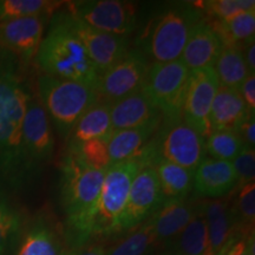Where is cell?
<instances>
[{
	"label": "cell",
	"instance_id": "e0dca14e",
	"mask_svg": "<svg viewBox=\"0 0 255 255\" xmlns=\"http://www.w3.org/2000/svg\"><path fill=\"white\" fill-rule=\"evenodd\" d=\"M238 186L232 162L205 157L194 170V189L208 199H222Z\"/></svg>",
	"mask_w": 255,
	"mask_h": 255
},
{
	"label": "cell",
	"instance_id": "3957f363",
	"mask_svg": "<svg viewBox=\"0 0 255 255\" xmlns=\"http://www.w3.org/2000/svg\"><path fill=\"white\" fill-rule=\"evenodd\" d=\"M34 60L43 75L97 87L100 72L69 26L65 12L53 15Z\"/></svg>",
	"mask_w": 255,
	"mask_h": 255
},
{
	"label": "cell",
	"instance_id": "7c38bea8",
	"mask_svg": "<svg viewBox=\"0 0 255 255\" xmlns=\"http://www.w3.org/2000/svg\"><path fill=\"white\" fill-rule=\"evenodd\" d=\"M23 138L28 165L36 175L41 165L52 158L55 150L52 126L37 92H32L28 100L23 124Z\"/></svg>",
	"mask_w": 255,
	"mask_h": 255
},
{
	"label": "cell",
	"instance_id": "cb8c5ba5",
	"mask_svg": "<svg viewBox=\"0 0 255 255\" xmlns=\"http://www.w3.org/2000/svg\"><path fill=\"white\" fill-rule=\"evenodd\" d=\"M113 132L110 104L97 102L78 120L70 133L68 142L69 145H72L90 139L110 138Z\"/></svg>",
	"mask_w": 255,
	"mask_h": 255
},
{
	"label": "cell",
	"instance_id": "30bf717a",
	"mask_svg": "<svg viewBox=\"0 0 255 255\" xmlns=\"http://www.w3.org/2000/svg\"><path fill=\"white\" fill-rule=\"evenodd\" d=\"M148 69V59L141 51H128L119 63L100 76L96 87L100 102L111 104L141 90Z\"/></svg>",
	"mask_w": 255,
	"mask_h": 255
},
{
	"label": "cell",
	"instance_id": "7bdbcfd3",
	"mask_svg": "<svg viewBox=\"0 0 255 255\" xmlns=\"http://www.w3.org/2000/svg\"><path fill=\"white\" fill-rule=\"evenodd\" d=\"M161 255H178V254L174 253V252H168V253H165V254H161Z\"/></svg>",
	"mask_w": 255,
	"mask_h": 255
},
{
	"label": "cell",
	"instance_id": "8992f818",
	"mask_svg": "<svg viewBox=\"0 0 255 255\" xmlns=\"http://www.w3.org/2000/svg\"><path fill=\"white\" fill-rule=\"evenodd\" d=\"M144 164L138 157L115 163L105 171L96 210L91 240L105 239L122 233L121 223L126 210L130 188Z\"/></svg>",
	"mask_w": 255,
	"mask_h": 255
},
{
	"label": "cell",
	"instance_id": "ba28073f",
	"mask_svg": "<svg viewBox=\"0 0 255 255\" xmlns=\"http://www.w3.org/2000/svg\"><path fill=\"white\" fill-rule=\"evenodd\" d=\"M190 71L181 59L149 65L142 90L163 119H181Z\"/></svg>",
	"mask_w": 255,
	"mask_h": 255
},
{
	"label": "cell",
	"instance_id": "5bb4252c",
	"mask_svg": "<svg viewBox=\"0 0 255 255\" xmlns=\"http://www.w3.org/2000/svg\"><path fill=\"white\" fill-rule=\"evenodd\" d=\"M164 197L154 168L139 171L130 188L129 197L121 223V231L133 229L150 218L163 205Z\"/></svg>",
	"mask_w": 255,
	"mask_h": 255
},
{
	"label": "cell",
	"instance_id": "d590c367",
	"mask_svg": "<svg viewBox=\"0 0 255 255\" xmlns=\"http://www.w3.org/2000/svg\"><path fill=\"white\" fill-rule=\"evenodd\" d=\"M238 176V186L254 182L255 178V152L254 149L245 146L242 151L232 161Z\"/></svg>",
	"mask_w": 255,
	"mask_h": 255
},
{
	"label": "cell",
	"instance_id": "ac0fdd59",
	"mask_svg": "<svg viewBox=\"0 0 255 255\" xmlns=\"http://www.w3.org/2000/svg\"><path fill=\"white\" fill-rule=\"evenodd\" d=\"M110 116L114 131L133 129L162 119L161 113L142 89L111 103Z\"/></svg>",
	"mask_w": 255,
	"mask_h": 255
},
{
	"label": "cell",
	"instance_id": "d6986e66",
	"mask_svg": "<svg viewBox=\"0 0 255 255\" xmlns=\"http://www.w3.org/2000/svg\"><path fill=\"white\" fill-rule=\"evenodd\" d=\"M222 47L221 41L210 27L208 20L202 19L191 31L180 59L190 72L213 68Z\"/></svg>",
	"mask_w": 255,
	"mask_h": 255
},
{
	"label": "cell",
	"instance_id": "d4e9b609",
	"mask_svg": "<svg viewBox=\"0 0 255 255\" xmlns=\"http://www.w3.org/2000/svg\"><path fill=\"white\" fill-rule=\"evenodd\" d=\"M150 168L157 174L164 201L187 199L194 187V170L162 158H156Z\"/></svg>",
	"mask_w": 255,
	"mask_h": 255
},
{
	"label": "cell",
	"instance_id": "74e56055",
	"mask_svg": "<svg viewBox=\"0 0 255 255\" xmlns=\"http://www.w3.org/2000/svg\"><path fill=\"white\" fill-rule=\"evenodd\" d=\"M242 100L252 114L255 113V73H250L239 88Z\"/></svg>",
	"mask_w": 255,
	"mask_h": 255
},
{
	"label": "cell",
	"instance_id": "60d3db41",
	"mask_svg": "<svg viewBox=\"0 0 255 255\" xmlns=\"http://www.w3.org/2000/svg\"><path fill=\"white\" fill-rule=\"evenodd\" d=\"M242 55L251 73H255V40L251 39L241 46Z\"/></svg>",
	"mask_w": 255,
	"mask_h": 255
},
{
	"label": "cell",
	"instance_id": "1f68e13d",
	"mask_svg": "<svg viewBox=\"0 0 255 255\" xmlns=\"http://www.w3.org/2000/svg\"><path fill=\"white\" fill-rule=\"evenodd\" d=\"M21 215L9 200L0 194V255H5L18 240L21 232Z\"/></svg>",
	"mask_w": 255,
	"mask_h": 255
},
{
	"label": "cell",
	"instance_id": "ffe728a7",
	"mask_svg": "<svg viewBox=\"0 0 255 255\" xmlns=\"http://www.w3.org/2000/svg\"><path fill=\"white\" fill-rule=\"evenodd\" d=\"M210 253L218 255L234 239L238 228L233 205L227 199H214L203 202Z\"/></svg>",
	"mask_w": 255,
	"mask_h": 255
},
{
	"label": "cell",
	"instance_id": "4316f807",
	"mask_svg": "<svg viewBox=\"0 0 255 255\" xmlns=\"http://www.w3.org/2000/svg\"><path fill=\"white\" fill-rule=\"evenodd\" d=\"M223 46H242L255 37V11L244 12L228 20H208Z\"/></svg>",
	"mask_w": 255,
	"mask_h": 255
},
{
	"label": "cell",
	"instance_id": "f546056e",
	"mask_svg": "<svg viewBox=\"0 0 255 255\" xmlns=\"http://www.w3.org/2000/svg\"><path fill=\"white\" fill-rule=\"evenodd\" d=\"M109 138H96L69 145L68 151L82 165L91 170L107 171L113 163L108 148Z\"/></svg>",
	"mask_w": 255,
	"mask_h": 255
},
{
	"label": "cell",
	"instance_id": "f35d334b",
	"mask_svg": "<svg viewBox=\"0 0 255 255\" xmlns=\"http://www.w3.org/2000/svg\"><path fill=\"white\" fill-rule=\"evenodd\" d=\"M69 255H107V246L101 241L87 242L79 247L70 248Z\"/></svg>",
	"mask_w": 255,
	"mask_h": 255
},
{
	"label": "cell",
	"instance_id": "ab89813d",
	"mask_svg": "<svg viewBox=\"0 0 255 255\" xmlns=\"http://www.w3.org/2000/svg\"><path fill=\"white\" fill-rule=\"evenodd\" d=\"M226 255H254V234L234 242Z\"/></svg>",
	"mask_w": 255,
	"mask_h": 255
},
{
	"label": "cell",
	"instance_id": "8fae6325",
	"mask_svg": "<svg viewBox=\"0 0 255 255\" xmlns=\"http://www.w3.org/2000/svg\"><path fill=\"white\" fill-rule=\"evenodd\" d=\"M220 87L214 68H206L190 72L182 119L202 138L212 132L210 110L215 94Z\"/></svg>",
	"mask_w": 255,
	"mask_h": 255
},
{
	"label": "cell",
	"instance_id": "9a60e30c",
	"mask_svg": "<svg viewBox=\"0 0 255 255\" xmlns=\"http://www.w3.org/2000/svg\"><path fill=\"white\" fill-rule=\"evenodd\" d=\"M46 17L0 21V50L14 55L21 63L36 58L44 37Z\"/></svg>",
	"mask_w": 255,
	"mask_h": 255
},
{
	"label": "cell",
	"instance_id": "5b68a950",
	"mask_svg": "<svg viewBox=\"0 0 255 255\" xmlns=\"http://www.w3.org/2000/svg\"><path fill=\"white\" fill-rule=\"evenodd\" d=\"M37 96L58 135L68 141L73 127L85 111L100 102L96 89L82 83L40 75Z\"/></svg>",
	"mask_w": 255,
	"mask_h": 255
},
{
	"label": "cell",
	"instance_id": "b9f144b4",
	"mask_svg": "<svg viewBox=\"0 0 255 255\" xmlns=\"http://www.w3.org/2000/svg\"><path fill=\"white\" fill-rule=\"evenodd\" d=\"M234 242H237V241H235V238H234V239H233V240H232L231 242H229V244L227 245V246H226L225 248H223V250H222L221 252H220V253H219L218 255H226V253H227V251L229 250V248H231V247H232V245H233V244H234Z\"/></svg>",
	"mask_w": 255,
	"mask_h": 255
},
{
	"label": "cell",
	"instance_id": "836d02e7",
	"mask_svg": "<svg viewBox=\"0 0 255 255\" xmlns=\"http://www.w3.org/2000/svg\"><path fill=\"white\" fill-rule=\"evenodd\" d=\"M238 200L233 205L235 218H237L238 228L241 233H246L247 237L254 234L255 221V184L254 182L247 183L239 187Z\"/></svg>",
	"mask_w": 255,
	"mask_h": 255
},
{
	"label": "cell",
	"instance_id": "f1b7e54d",
	"mask_svg": "<svg viewBox=\"0 0 255 255\" xmlns=\"http://www.w3.org/2000/svg\"><path fill=\"white\" fill-rule=\"evenodd\" d=\"M213 68L220 85L235 90H239L251 73L242 55L241 46H223Z\"/></svg>",
	"mask_w": 255,
	"mask_h": 255
},
{
	"label": "cell",
	"instance_id": "52a82bcc",
	"mask_svg": "<svg viewBox=\"0 0 255 255\" xmlns=\"http://www.w3.org/2000/svg\"><path fill=\"white\" fill-rule=\"evenodd\" d=\"M205 138L181 119L162 117L157 131L145 145L150 167L156 158H162L180 167L195 170L206 155Z\"/></svg>",
	"mask_w": 255,
	"mask_h": 255
},
{
	"label": "cell",
	"instance_id": "7a4b0ae2",
	"mask_svg": "<svg viewBox=\"0 0 255 255\" xmlns=\"http://www.w3.org/2000/svg\"><path fill=\"white\" fill-rule=\"evenodd\" d=\"M60 170V197L66 218V235L69 245L75 248L91 241L105 171L85 168L69 151Z\"/></svg>",
	"mask_w": 255,
	"mask_h": 255
},
{
	"label": "cell",
	"instance_id": "8d00e7d4",
	"mask_svg": "<svg viewBox=\"0 0 255 255\" xmlns=\"http://www.w3.org/2000/svg\"><path fill=\"white\" fill-rule=\"evenodd\" d=\"M237 135L240 137V139L244 143L246 148L254 149L255 145V120L254 114L251 111L245 115V117L240 121L237 128L234 129Z\"/></svg>",
	"mask_w": 255,
	"mask_h": 255
},
{
	"label": "cell",
	"instance_id": "277c9868",
	"mask_svg": "<svg viewBox=\"0 0 255 255\" xmlns=\"http://www.w3.org/2000/svg\"><path fill=\"white\" fill-rule=\"evenodd\" d=\"M202 19L203 12L196 6L169 9L146 25L138 39V50L154 63L180 59L191 31Z\"/></svg>",
	"mask_w": 255,
	"mask_h": 255
},
{
	"label": "cell",
	"instance_id": "9c48e42d",
	"mask_svg": "<svg viewBox=\"0 0 255 255\" xmlns=\"http://www.w3.org/2000/svg\"><path fill=\"white\" fill-rule=\"evenodd\" d=\"M68 13L96 30L126 37L137 26V6L122 0H85L66 5Z\"/></svg>",
	"mask_w": 255,
	"mask_h": 255
},
{
	"label": "cell",
	"instance_id": "44dd1931",
	"mask_svg": "<svg viewBox=\"0 0 255 255\" xmlns=\"http://www.w3.org/2000/svg\"><path fill=\"white\" fill-rule=\"evenodd\" d=\"M62 233L45 218H38L28 228L17 255H69Z\"/></svg>",
	"mask_w": 255,
	"mask_h": 255
},
{
	"label": "cell",
	"instance_id": "7402d4cb",
	"mask_svg": "<svg viewBox=\"0 0 255 255\" xmlns=\"http://www.w3.org/2000/svg\"><path fill=\"white\" fill-rule=\"evenodd\" d=\"M248 111L239 90L220 85L210 110L212 131L234 130Z\"/></svg>",
	"mask_w": 255,
	"mask_h": 255
},
{
	"label": "cell",
	"instance_id": "484cf974",
	"mask_svg": "<svg viewBox=\"0 0 255 255\" xmlns=\"http://www.w3.org/2000/svg\"><path fill=\"white\" fill-rule=\"evenodd\" d=\"M169 252L178 255H212L208 240L207 222L203 214V202L189 225L178 235Z\"/></svg>",
	"mask_w": 255,
	"mask_h": 255
},
{
	"label": "cell",
	"instance_id": "603a6c76",
	"mask_svg": "<svg viewBox=\"0 0 255 255\" xmlns=\"http://www.w3.org/2000/svg\"><path fill=\"white\" fill-rule=\"evenodd\" d=\"M161 121L162 119L133 129L114 131L108 142L111 163L135 158L157 131Z\"/></svg>",
	"mask_w": 255,
	"mask_h": 255
},
{
	"label": "cell",
	"instance_id": "83f0119b",
	"mask_svg": "<svg viewBox=\"0 0 255 255\" xmlns=\"http://www.w3.org/2000/svg\"><path fill=\"white\" fill-rule=\"evenodd\" d=\"M107 247V255H148L157 246L152 215Z\"/></svg>",
	"mask_w": 255,
	"mask_h": 255
},
{
	"label": "cell",
	"instance_id": "d6a6232c",
	"mask_svg": "<svg viewBox=\"0 0 255 255\" xmlns=\"http://www.w3.org/2000/svg\"><path fill=\"white\" fill-rule=\"evenodd\" d=\"M245 148L240 137L234 130L212 131L206 138V152L212 158L232 162Z\"/></svg>",
	"mask_w": 255,
	"mask_h": 255
},
{
	"label": "cell",
	"instance_id": "4fadbf2b",
	"mask_svg": "<svg viewBox=\"0 0 255 255\" xmlns=\"http://www.w3.org/2000/svg\"><path fill=\"white\" fill-rule=\"evenodd\" d=\"M65 13L69 26L81 40L100 75L113 68L115 64L119 63L127 55L129 51L128 38L98 31L73 18L71 14L68 13V11Z\"/></svg>",
	"mask_w": 255,
	"mask_h": 255
},
{
	"label": "cell",
	"instance_id": "4dcf8cb0",
	"mask_svg": "<svg viewBox=\"0 0 255 255\" xmlns=\"http://www.w3.org/2000/svg\"><path fill=\"white\" fill-rule=\"evenodd\" d=\"M50 0H0V21L19 18L47 17L62 6Z\"/></svg>",
	"mask_w": 255,
	"mask_h": 255
},
{
	"label": "cell",
	"instance_id": "6da1fadb",
	"mask_svg": "<svg viewBox=\"0 0 255 255\" xmlns=\"http://www.w3.org/2000/svg\"><path fill=\"white\" fill-rule=\"evenodd\" d=\"M32 91L23 63L0 50V176L13 187L33 178L24 148L23 124Z\"/></svg>",
	"mask_w": 255,
	"mask_h": 255
},
{
	"label": "cell",
	"instance_id": "e575fe53",
	"mask_svg": "<svg viewBox=\"0 0 255 255\" xmlns=\"http://www.w3.org/2000/svg\"><path fill=\"white\" fill-rule=\"evenodd\" d=\"M202 8L214 20H228L244 12L255 11L254 0H209L202 2Z\"/></svg>",
	"mask_w": 255,
	"mask_h": 255
},
{
	"label": "cell",
	"instance_id": "2e32d148",
	"mask_svg": "<svg viewBox=\"0 0 255 255\" xmlns=\"http://www.w3.org/2000/svg\"><path fill=\"white\" fill-rule=\"evenodd\" d=\"M201 202L196 203L187 199L164 201L161 208L152 214L157 246L170 248L199 212Z\"/></svg>",
	"mask_w": 255,
	"mask_h": 255
}]
</instances>
